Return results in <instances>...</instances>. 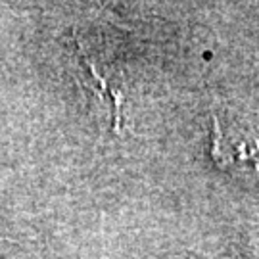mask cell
<instances>
[{
	"instance_id": "obj_1",
	"label": "cell",
	"mask_w": 259,
	"mask_h": 259,
	"mask_svg": "<svg viewBox=\"0 0 259 259\" xmlns=\"http://www.w3.org/2000/svg\"><path fill=\"white\" fill-rule=\"evenodd\" d=\"M213 156L223 167L238 165L246 171L259 175V140H234L232 137H225L217 123H215V131H213Z\"/></svg>"
}]
</instances>
